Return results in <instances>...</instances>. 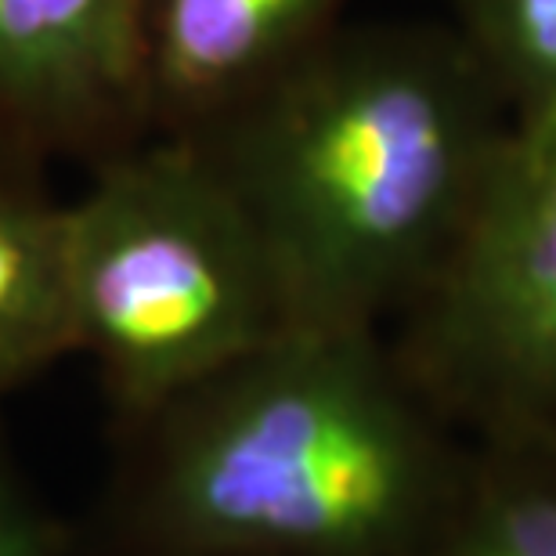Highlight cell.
<instances>
[{
	"label": "cell",
	"mask_w": 556,
	"mask_h": 556,
	"mask_svg": "<svg viewBox=\"0 0 556 556\" xmlns=\"http://www.w3.org/2000/svg\"><path fill=\"white\" fill-rule=\"evenodd\" d=\"M116 438L76 556H419L463 473L376 329H286Z\"/></svg>",
	"instance_id": "cell-1"
},
{
	"label": "cell",
	"mask_w": 556,
	"mask_h": 556,
	"mask_svg": "<svg viewBox=\"0 0 556 556\" xmlns=\"http://www.w3.org/2000/svg\"><path fill=\"white\" fill-rule=\"evenodd\" d=\"M188 141L261 231L289 329H376L419 293L488 163L459 65L387 33H332Z\"/></svg>",
	"instance_id": "cell-2"
},
{
	"label": "cell",
	"mask_w": 556,
	"mask_h": 556,
	"mask_svg": "<svg viewBox=\"0 0 556 556\" xmlns=\"http://www.w3.org/2000/svg\"><path fill=\"white\" fill-rule=\"evenodd\" d=\"M65 296L116 427L289 329L261 231L188 138L130 144L65 199Z\"/></svg>",
	"instance_id": "cell-3"
},
{
	"label": "cell",
	"mask_w": 556,
	"mask_h": 556,
	"mask_svg": "<svg viewBox=\"0 0 556 556\" xmlns=\"http://www.w3.org/2000/svg\"><path fill=\"white\" fill-rule=\"evenodd\" d=\"M413 351V383L441 391L488 438L556 427V91L484 163Z\"/></svg>",
	"instance_id": "cell-4"
},
{
	"label": "cell",
	"mask_w": 556,
	"mask_h": 556,
	"mask_svg": "<svg viewBox=\"0 0 556 556\" xmlns=\"http://www.w3.org/2000/svg\"><path fill=\"white\" fill-rule=\"evenodd\" d=\"M144 138V0H0V141L94 166Z\"/></svg>",
	"instance_id": "cell-5"
},
{
	"label": "cell",
	"mask_w": 556,
	"mask_h": 556,
	"mask_svg": "<svg viewBox=\"0 0 556 556\" xmlns=\"http://www.w3.org/2000/svg\"><path fill=\"white\" fill-rule=\"evenodd\" d=\"M343 0H144L149 135L195 138L337 33Z\"/></svg>",
	"instance_id": "cell-6"
},
{
	"label": "cell",
	"mask_w": 556,
	"mask_h": 556,
	"mask_svg": "<svg viewBox=\"0 0 556 556\" xmlns=\"http://www.w3.org/2000/svg\"><path fill=\"white\" fill-rule=\"evenodd\" d=\"M43 160L0 141V402L73 354L65 199Z\"/></svg>",
	"instance_id": "cell-7"
},
{
	"label": "cell",
	"mask_w": 556,
	"mask_h": 556,
	"mask_svg": "<svg viewBox=\"0 0 556 556\" xmlns=\"http://www.w3.org/2000/svg\"><path fill=\"white\" fill-rule=\"evenodd\" d=\"M419 556H556V427L488 438Z\"/></svg>",
	"instance_id": "cell-8"
},
{
	"label": "cell",
	"mask_w": 556,
	"mask_h": 556,
	"mask_svg": "<svg viewBox=\"0 0 556 556\" xmlns=\"http://www.w3.org/2000/svg\"><path fill=\"white\" fill-rule=\"evenodd\" d=\"M481 29L531 98L556 91V0H481Z\"/></svg>",
	"instance_id": "cell-9"
},
{
	"label": "cell",
	"mask_w": 556,
	"mask_h": 556,
	"mask_svg": "<svg viewBox=\"0 0 556 556\" xmlns=\"http://www.w3.org/2000/svg\"><path fill=\"white\" fill-rule=\"evenodd\" d=\"M0 556H76V535L43 506L0 433Z\"/></svg>",
	"instance_id": "cell-10"
}]
</instances>
